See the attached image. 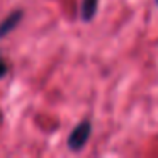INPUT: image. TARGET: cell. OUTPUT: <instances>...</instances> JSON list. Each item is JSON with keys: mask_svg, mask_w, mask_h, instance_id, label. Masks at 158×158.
<instances>
[{"mask_svg": "<svg viewBox=\"0 0 158 158\" xmlns=\"http://www.w3.org/2000/svg\"><path fill=\"white\" fill-rule=\"evenodd\" d=\"M90 134H92V121L83 119L70 131L68 138H66V144L72 151H82L87 141L90 139Z\"/></svg>", "mask_w": 158, "mask_h": 158, "instance_id": "obj_1", "label": "cell"}, {"mask_svg": "<svg viewBox=\"0 0 158 158\" xmlns=\"http://www.w3.org/2000/svg\"><path fill=\"white\" fill-rule=\"evenodd\" d=\"M155 4H156V7H158V0H155Z\"/></svg>", "mask_w": 158, "mask_h": 158, "instance_id": "obj_5", "label": "cell"}, {"mask_svg": "<svg viewBox=\"0 0 158 158\" xmlns=\"http://www.w3.org/2000/svg\"><path fill=\"white\" fill-rule=\"evenodd\" d=\"M7 72H9V66H7V63H5V60L2 58V55H0V80L7 75Z\"/></svg>", "mask_w": 158, "mask_h": 158, "instance_id": "obj_4", "label": "cell"}, {"mask_svg": "<svg viewBox=\"0 0 158 158\" xmlns=\"http://www.w3.org/2000/svg\"><path fill=\"white\" fill-rule=\"evenodd\" d=\"M22 17H24V10L22 9H15L12 10L4 21L0 22V39H4L5 36H9L19 24H21Z\"/></svg>", "mask_w": 158, "mask_h": 158, "instance_id": "obj_2", "label": "cell"}, {"mask_svg": "<svg viewBox=\"0 0 158 158\" xmlns=\"http://www.w3.org/2000/svg\"><path fill=\"white\" fill-rule=\"evenodd\" d=\"M99 0H82V21L90 22L97 14Z\"/></svg>", "mask_w": 158, "mask_h": 158, "instance_id": "obj_3", "label": "cell"}]
</instances>
